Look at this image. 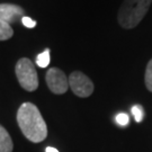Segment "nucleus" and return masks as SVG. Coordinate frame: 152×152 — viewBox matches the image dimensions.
Instances as JSON below:
<instances>
[{
    "label": "nucleus",
    "instance_id": "f257e3e1",
    "mask_svg": "<svg viewBox=\"0 0 152 152\" xmlns=\"http://www.w3.org/2000/svg\"><path fill=\"white\" fill-rule=\"evenodd\" d=\"M17 123L24 136L33 143H39L48 136L46 123L33 103H24L18 108Z\"/></svg>",
    "mask_w": 152,
    "mask_h": 152
},
{
    "label": "nucleus",
    "instance_id": "f03ea898",
    "mask_svg": "<svg viewBox=\"0 0 152 152\" xmlns=\"http://www.w3.org/2000/svg\"><path fill=\"white\" fill-rule=\"evenodd\" d=\"M152 0H124L118 10L117 19L125 29L137 26L147 15Z\"/></svg>",
    "mask_w": 152,
    "mask_h": 152
},
{
    "label": "nucleus",
    "instance_id": "7ed1b4c3",
    "mask_svg": "<svg viewBox=\"0 0 152 152\" xmlns=\"http://www.w3.org/2000/svg\"><path fill=\"white\" fill-rule=\"evenodd\" d=\"M19 85L27 91H35L38 87V77L35 65L27 58L19 59L15 68Z\"/></svg>",
    "mask_w": 152,
    "mask_h": 152
},
{
    "label": "nucleus",
    "instance_id": "20e7f679",
    "mask_svg": "<svg viewBox=\"0 0 152 152\" xmlns=\"http://www.w3.org/2000/svg\"><path fill=\"white\" fill-rule=\"evenodd\" d=\"M69 87L78 97H89L94 92V83L85 73L75 71L69 76Z\"/></svg>",
    "mask_w": 152,
    "mask_h": 152
},
{
    "label": "nucleus",
    "instance_id": "39448f33",
    "mask_svg": "<svg viewBox=\"0 0 152 152\" xmlns=\"http://www.w3.org/2000/svg\"><path fill=\"white\" fill-rule=\"evenodd\" d=\"M46 83L51 91L55 95L65 94L69 89V79L66 78L65 73L58 68H51L46 73Z\"/></svg>",
    "mask_w": 152,
    "mask_h": 152
},
{
    "label": "nucleus",
    "instance_id": "423d86ee",
    "mask_svg": "<svg viewBox=\"0 0 152 152\" xmlns=\"http://www.w3.org/2000/svg\"><path fill=\"white\" fill-rule=\"evenodd\" d=\"M24 15V9L20 6L12 4H0V19L8 24H15L20 20Z\"/></svg>",
    "mask_w": 152,
    "mask_h": 152
},
{
    "label": "nucleus",
    "instance_id": "0eeeda50",
    "mask_svg": "<svg viewBox=\"0 0 152 152\" xmlns=\"http://www.w3.org/2000/svg\"><path fill=\"white\" fill-rule=\"evenodd\" d=\"M14 143L8 131L0 125V152H12Z\"/></svg>",
    "mask_w": 152,
    "mask_h": 152
},
{
    "label": "nucleus",
    "instance_id": "6e6552de",
    "mask_svg": "<svg viewBox=\"0 0 152 152\" xmlns=\"http://www.w3.org/2000/svg\"><path fill=\"white\" fill-rule=\"evenodd\" d=\"M12 35H14V31L10 24L0 19V41L9 39L12 37Z\"/></svg>",
    "mask_w": 152,
    "mask_h": 152
},
{
    "label": "nucleus",
    "instance_id": "1a4fd4ad",
    "mask_svg": "<svg viewBox=\"0 0 152 152\" xmlns=\"http://www.w3.org/2000/svg\"><path fill=\"white\" fill-rule=\"evenodd\" d=\"M36 64L39 68H46L50 64V50H45L43 53L37 55V58H36Z\"/></svg>",
    "mask_w": 152,
    "mask_h": 152
},
{
    "label": "nucleus",
    "instance_id": "9d476101",
    "mask_svg": "<svg viewBox=\"0 0 152 152\" xmlns=\"http://www.w3.org/2000/svg\"><path fill=\"white\" fill-rule=\"evenodd\" d=\"M144 81H145V87L148 88V90L152 92V59L149 61V63L147 65Z\"/></svg>",
    "mask_w": 152,
    "mask_h": 152
},
{
    "label": "nucleus",
    "instance_id": "9b49d317",
    "mask_svg": "<svg viewBox=\"0 0 152 152\" xmlns=\"http://www.w3.org/2000/svg\"><path fill=\"white\" fill-rule=\"evenodd\" d=\"M132 114L135 118V122L140 123L143 121V117H144V110H143V107L141 105H135L132 107Z\"/></svg>",
    "mask_w": 152,
    "mask_h": 152
},
{
    "label": "nucleus",
    "instance_id": "f8f14e48",
    "mask_svg": "<svg viewBox=\"0 0 152 152\" xmlns=\"http://www.w3.org/2000/svg\"><path fill=\"white\" fill-rule=\"evenodd\" d=\"M116 122L120 125H122V126H125V125H127L130 123V117H129V115L125 114V113H121V114L116 116Z\"/></svg>",
    "mask_w": 152,
    "mask_h": 152
},
{
    "label": "nucleus",
    "instance_id": "ddd939ff",
    "mask_svg": "<svg viewBox=\"0 0 152 152\" xmlns=\"http://www.w3.org/2000/svg\"><path fill=\"white\" fill-rule=\"evenodd\" d=\"M22 23H23V25L27 28H34L35 26H36V22H35V20H33L32 18H31V17H28V16L23 17Z\"/></svg>",
    "mask_w": 152,
    "mask_h": 152
},
{
    "label": "nucleus",
    "instance_id": "4468645a",
    "mask_svg": "<svg viewBox=\"0 0 152 152\" xmlns=\"http://www.w3.org/2000/svg\"><path fill=\"white\" fill-rule=\"evenodd\" d=\"M46 152H59V150H56L55 148H52V147H48L46 148Z\"/></svg>",
    "mask_w": 152,
    "mask_h": 152
}]
</instances>
